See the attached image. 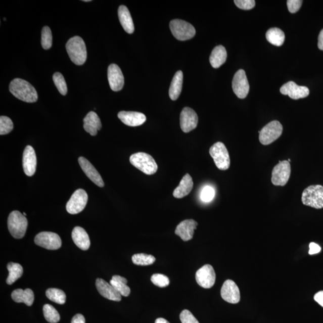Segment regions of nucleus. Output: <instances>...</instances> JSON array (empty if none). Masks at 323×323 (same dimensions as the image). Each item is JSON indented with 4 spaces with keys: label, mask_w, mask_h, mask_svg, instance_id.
<instances>
[{
    "label": "nucleus",
    "mask_w": 323,
    "mask_h": 323,
    "mask_svg": "<svg viewBox=\"0 0 323 323\" xmlns=\"http://www.w3.org/2000/svg\"><path fill=\"white\" fill-rule=\"evenodd\" d=\"M9 90L16 98L24 102L32 103L38 100L37 91L27 81L15 79L10 84Z\"/></svg>",
    "instance_id": "nucleus-1"
},
{
    "label": "nucleus",
    "mask_w": 323,
    "mask_h": 323,
    "mask_svg": "<svg viewBox=\"0 0 323 323\" xmlns=\"http://www.w3.org/2000/svg\"><path fill=\"white\" fill-rule=\"evenodd\" d=\"M66 50L72 62L77 65L84 64L87 59V50L85 43L79 36H74L68 41Z\"/></svg>",
    "instance_id": "nucleus-2"
},
{
    "label": "nucleus",
    "mask_w": 323,
    "mask_h": 323,
    "mask_svg": "<svg viewBox=\"0 0 323 323\" xmlns=\"http://www.w3.org/2000/svg\"><path fill=\"white\" fill-rule=\"evenodd\" d=\"M129 161L130 164L145 174L153 175L158 171V166L155 159L148 153H134L130 156Z\"/></svg>",
    "instance_id": "nucleus-3"
},
{
    "label": "nucleus",
    "mask_w": 323,
    "mask_h": 323,
    "mask_svg": "<svg viewBox=\"0 0 323 323\" xmlns=\"http://www.w3.org/2000/svg\"><path fill=\"white\" fill-rule=\"evenodd\" d=\"M10 233L16 239H21L25 236L28 226V220L25 215L18 211H12L8 221Z\"/></svg>",
    "instance_id": "nucleus-4"
},
{
    "label": "nucleus",
    "mask_w": 323,
    "mask_h": 323,
    "mask_svg": "<svg viewBox=\"0 0 323 323\" xmlns=\"http://www.w3.org/2000/svg\"><path fill=\"white\" fill-rule=\"evenodd\" d=\"M303 205L315 209L323 208V187L312 185L303 191L302 195Z\"/></svg>",
    "instance_id": "nucleus-5"
},
{
    "label": "nucleus",
    "mask_w": 323,
    "mask_h": 323,
    "mask_svg": "<svg viewBox=\"0 0 323 323\" xmlns=\"http://www.w3.org/2000/svg\"><path fill=\"white\" fill-rule=\"evenodd\" d=\"M169 28L173 35L177 40L186 41L190 40L196 34L193 25L181 19H174L169 23Z\"/></svg>",
    "instance_id": "nucleus-6"
},
{
    "label": "nucleus",
    "mask_w": 323,
    "mask_h": 323,
    "mask_svg": "<svg viewBox=\"0 0 323 323\" xmlns=\"http://www.w3.org/2000/svg\"><path fill=\"white\" fill-rule=\"evenodd\" d=\"M209 152L218 169L225 171L229 168L230 159L229 152L223 143H215L211 147Z\"/></svg>",
    "instance_id": "nucleus-7"
},
{
    "label": "nucleus",
    "mask_w": 323,
    "mask_h": 323,
    "mask_svg": "<svg viewBox=\"0 0 323 323\" xmlns=\"http://www.w3.org/2000/svg\"><path fill=\"white\" fill-rule=\"evenodd\" d=\"M283 126L277 120L267 123L259 132V141L263 145H269L279 139L283 133Z\"/></svg>",
    "instance_id": "nucleus-8"
},
{
    "label": "nucleus",
    "mask_w": 323,
    "mask_h": 323,
    "mask_svg": "<svg viewBox=\"0 0 323 323\" xmlns=\"http://www.w3.org/2000/svg\"><path fill=\"white\" fill-rule=\"evenodd\" d=\"M291 174V165L288 161H280L272 172L271 181L276 187H285Z\"/></svg>",
    "instance_id": "nucleus-9"
},
{
    "label": "nucleus",
    "mask_w": 323,
    "mask_h": 323,
    "mask_svg": "<svg viewBox=\"0 0 323 323\" xmlns=\"http://www.w3.org/2000/svg\"><path fill=\"white\" fill-rule=\"evenodd\" d=\"M88 196L83 189H77L71 196L66 205V210L68 213L77 214L84 210L87 204Z\"/></svg>",
    "instance_id": "nucleus-10"
},
{
    "label": "nucleus",
    "mask_w": 323,
    "mask_h": 323,
    "mask_svg": "<svg viewBox=\"0 0 323 323\" xmlns=\"http://www.w3.org/2000/svg\"><path fill=\"white\" fill-rule=\"evenodd\" d=\"M34 242L45 249L55 250L60 249L62 241L58 234L51 232H42L36 236Z\"/></svg>",
    "instance_id": "nucleus-11"
},
{
    "label": "nucleus",
    "mask_w": 323,
    "mask_h": 323,
    "mask_svg": "<svg viewBox=\"0 0 323 323\" xmlns=\"http://www.w3.org/2000/svg\"><path fill=\"white\" fill-rule=\"evenodd\" d=\"M233 89L237 97L240 99L246 98L250 90V85L246 72L244 70H238L234 75L233 80Z\"/></svg>",
    "instance_id": "nucleus-12"
},
{
    "label": "nucleus",
    "mask_w": 323,
    "mask_h": 323,
    "mask_svg": "<svg viewBox=\"0 0 323 323\" xmlns=\"http://www.w3.org/2000/svg\"><path fill=\"white\" fill-rule=\"evenodd\" d=\"M195 279L199 286L204 289L211 288L216 279L213 267L208 264L202 266L196 273Z\"/></svg>",
    "instance_id": "nucleus-13"
},
{
    "label": "nucleus",
    "mask_w": 323,
    "mask_h": 323,
    "mask_svg": "<svg viewBox=\"0 0 323 323\" xmlns=\"http://www.w3.org/2000/svg\"><path fill=\"white\" fill-rule=\"evenodd\" d=\"M221 296L224 301L236 304L240 301V289L233 280L225 281L221 289Z\"/></svg>",
    "instance_id": "nucleus-14"
},
{
    "label": "nucleus",
    "mask_w": 323,
    "mask_h": 323,
    "mask_svg": "<svg viewBox=\"0 0 323 323\" xmlns=\"http://www.w3.org/2000/svg\"><path fill=\"white\" fill-rule=\"evenodd\" d=\"M179 121L182 131L188 133L197 128L198 116L197 113L191 108L184 107L180 114Z\"/></svg>",
    "instance_id": "nucleus-15"
},
{
    "label": "nucleus",
    "mask_w": 323,
    "mask_h": 323,
    "mask_svg": "<svg viewBox=\"0 0 323 323\" xmlns=\"http://www.w3.org/2000/svg\"><path fill=\"white\" fill-rule=\"evenodd\" d=\"M280 92L285 96H288L293 100L304 99L309 94V90L307 87L299 86L292 81L284 84L281 87Z\"/></svg>",
    "instance_id": "nucleus-16"
},
{
    "label": "nucleus",
    "mask_w": 323,
    "mask_h": 323,
    "mask_svg": "<svg viewBox=\"0 0 323 323\" xmlns=\"http://www.w3.org/2000/svg\"><path fill=\"white\" fill-rule=\"evenodd\" d=\"M107 74L111 89L115 92L122 90L124 86V77L118 65L115 64L110 65Z\"/></svg>",
    "instance_id": "nucleus-17"
},
{
    "label": "nucleus",
    "mask_w": 323,
    "mask_h": 323,
    "mask_svg": "<svg viewBox=\"0 0 323 323\" xmlns=\"http://www.w3.org/2000/svg\"><path fill=\"white\" fill-rule=\"evenodd\" d=\"M22 163L25 174L29 177L33 175L37 166V157L34 149L31 146L26 147L23 153Z\"/></svg>",
    "instance_id": "nucleus-18"
},
{
    "label": "nucleus",
    "mask_w": 323,
    "mask_h": 323,
    "mask_svg": "<svg viewBox=\"0 0 323 323\" xmlns=\"http://www.w3.org/2000/svg\"><path fill=\"white\" fill-rule=\"evenodd\" d=\"M96 287L98 291L104 298L111 301L119 302L121 301L122 296L110 283L101 279H97Z\"/></svg>",
    "instance_id": "nucleus-19"
},
{
    "label": "nucleus",
    "mask_w": 323,
    "mask_h": 323,
    "mask_svg": "<svg viewBox=\"0 0 323 323\" xmlns=\"http://www.w3.org/2000/svg\"><path fill=\"white\" fill-rule=\"evenodd\" d=\"M79 163L88 178L95 184L100 188L104 187V182L102 177H101L99 172H98L96 168L91 164V163L84 157H80L79 158Z\"/></svg>",
    "instance_id": "nucleus-20"
},
{
    "label": "nucleus",
    "mask_w": 323,
    "mask_h": 323,
    "mask_svg": "<svg viewBox=\"0 0 323 323\" xmlns=\"http://www.w3.org/2000/svg\"><path fill=\"white\" fill-rule=\"evenodd\" d=\"M197 221L193 219L185 220L179 223L175 230V234L182 241H188L193 238L194 232L198 226Z\"/></svg>",
    "instance_id": "nucleus-21"
},
{
    "label": "nucleus",
    "mask_w": 323,
    "mask_h": 323,
    "mask_svg": "<svg viewBox=\"0 0 323 323\" xmlns=\"http://www.w3.org/2000/svg\"><path fill=\"white\" fill-rule=\"evenodd\" d=\"M119 119L125 125L135 127L143 125L146 121V116L142 113L122 111L118 113Z\"/></svg>",
    "instance_id": "nucleus-22"
},
{
    "label": "nucleus",
    "mask_w": 323,
    "mask_h": 323,
    "mask_svg": "<svg viewBox=\"0 0 323 323\" xmlns=\"http://www.w3.org/2000/svg\"><path fill=\"white\" fill-rule=\"evenodd\" d=\"M72 239L76 246L82 250L89 249L90 241L89 236L83 228L77 226L72 232Z\"/></svg>",
    "instance_id": "nucleus-23"
},
{
    "label": "nucleus",
    "mask_w": 323,
    "mask_h": 323,
    "mask_svg": "<svg viewBox=\"0 0 323 323\" xmlns=\"http://www.w3.org/2000/svg\"><path fill=\"white\" fill-rule=\"evenodd\" d=\"M83 122L84 130L93 136L96 135L98 130H100L102 127L100 117L94 112L87 114L83 119Z\"/></svg>",
    "instance_id": "nucleus-24"
},
{
    "label": "nucleus",
    "mask_w": 323,
    "mask_h": 323,
    "mask_svg": "<svg viewBox=\"0 0 323 323\" xmlns=\"http://www.w3.org/2000/svg\"><path fill=\"white\" fill-rule=\"evenodd\" d=\"M194 187L193 179L189 174H186L182 178L177 188L173 192V196L175 198L181 199L187 197L191 193Z\"/></svg>",
    "instance_id": "nucleus-25"
},
{
    "label": "nucleus",
    "mask_w": 323,
    "mask_h": 323,
    "mask_svg": "<svg viewBox=\"0 0 323 323\" xmlns=\"http://www.w3.org/2000/svg\"><path fill=\"white\" fill-rule=\"evenodd\" d=\"M119 19L122 27L128 34L134 31V25L128 8L125 6H120L118 10Z\"/></svg>",
    "instance_id": "nucleus-26"
},
{
    "label": "nucleus",
    "mask_w": 323,
    "mask_h": 323,
    "mask_svg": "<svg viewBox=\"0 0 323 323\" xmlns=\"http://www.w3.org/2000/svg\"><path fill=\"white\" fill-rule=\"evenodd\" d=\"M12 298L17 303H24L30 306L34 301V295L32 290L27 289L25 290L21 289L15 290L12 293Z\"/></svg>",
    "instance_id": "nucleus-27"
},
{
    "label": "nucleus",
    "mask_w": 323,
    "mask_h": 323,
    "mask_svg": "<svg viewBox=\"0 0 323 323\" xmlns=\"http://www.w3.org/2000/svg\"><path fill=\"white\" fill-rule=\"evenodd\" d=\"M227 59V52L223 45H219L215 47L212 51L210 62L211 66L214 68H218L222 65Z\"/></svg>",
    "instance_id": "nucleus-28"
},
{
    "label": "nucleus",
    "mask_w": 323,
    "mask_h": 323,
    "mask_svg": "<svg viewBox=\"0 0 323 323\" xmlns=\"http://www.w3.org/2000/svg\"><path fill=\"white\" fill-rule=\"evenodd\" d=\"M183 74L181 71H178L173 77L170 87L169 90V96L173 101L177 100L181 93Z\"/></svg>",
    "instance_id": "nucleus-29"
},
{
    "label": "nucleus",
    "mask_w": 323,
    "mask_h": 323,
    "mask_svg": "<svg viewBox=\"0 0 323 323\" xmlns=\"http://www.w3.org/2000/svg\"><path fill=\"white\" fill-rule=\"evenodd\" d=\"M128 280L119 275H114L110 280V284L122 296L127 297L130 295V289L127 286Z\"/></svg>",
    "instance_id": "nucleus-30"
},
{
    "label": "nucleus",
    "mask_w": 323,
    "mask_h": 323,
    "mask_svg": "<svg viewBox=\"0 0 323 323\" xmlns=\"http://www.w3.org/2000/svg\"><path fill=\"white\" fill-rule=\"evenodd\" d=\"M266 37L270 43L276 47H281L285 40V34L278 28H272L266 32Z\"/></svg>",
    "instance_id": "nucleus-31"
},
{
    "label": "nucleus",
    "mask_w": 323,
    "mask_h": 323,
    "mask_svg": "<svg viewBox=\"0 0 323 323\" xmlns=\"http://www.w3.org/2000/svg\"><path fill=\"white\" fill-rule=\"evenodd\" d=\"M8 269L9 274L6 283L9 285H12L16 280L21 278L23 274V267L20 264L10 262L8 265Z\"/></svg>",
    "instance_id": "nucleus-32"
},
{
    "label": "nucleus",
    "mask_w": 323,
    "mask_h": 323,
    "mask_svg": "<svg viewBox=\"0 0 323 323\" xmlns=\"http://www.w3.org/2000/svg\"><path fill=\"white\" fill-rule=\"evenodd\" d=\"M45 295L51 301L57 303L58 304L63 305L66 301V295L63 290L60 289H49L45 292Z\"/></svg>",
    "instance_id": "nucleus-33"
},
{
    "label": "nucleus",
    "mask_w": 323,
    "mask_h": 323,
    "mask_svg": "<svg viewBox=\"0 0 323 323\" xmlns=\"http://www.w3.org/2000/svg\"><path fill=\"white\" fill-rule=\"evenodd\" d=\"M133 263L136 265L147 266L152 265L156 261V258L152 255L145 253L135 254L132 257Z\"/></svg>",
    "instance_id": "nucleus-34"
},
{
    "label": "nucleus",
    "mask_w": 323,
    "mask_h": 323,
    "mask_svg": "<svg viewBox=\"0 0 323 323\" xmlns=\"http://www.w3.org/2000/svg\"><path fill=\"white\" fill-rule=\"evenodd\" d=\"M43 310L44 318L49 322L57 323L60 320V315L53 306L44 305Z\"/></svg>",
    "instance_id": "nucleus-35"
},
{
    "label": "nucleus",
    "mask_w": 323,
    "mask_h": 323,
    "mask_svg": "<svg viewBox=\"0 0 323 323\" xmlns=\"http://www.w3.org/2000/svg\"><path fill=\"white\" fill-rule=\"evenodd\" d=\"M41 45L45 50H50L52 45V34L50 27L45 26L41 31Z\"/></svg>",
    "instance_id": "nucleus-36"
},
{
    "label": "nucleus",
    "mask_w": 323,
    "mask_h": 323,
    "mask_svg": "<svg viewBox=\"0 0 323 323\" xmlns=\"http://www.w3.org/2000/svg\"><path fill=\"white\" fill-rule=\"evenodd\" d=\"M53 80L59 92L63 96H65L67 94L68 89L66 81L63 75L60 73H55L53 76Z\"/></svg>",
    "instance_id": "nucleus-37"
},
{
    "label": "nucleus",
    "mask_w": 323,
    "mask_h": 323,
    "mask_svg": "<svg viewBox=\"0 0 323 323\" xmlns=\"http://www.w3.org/2000/svg\"><path fill=\"white\" fill-rule=\"evenodd\" d=\"M14 129L12 120L7 116L0 117V134H8Z\"/></svg>",
    "instance_id": "nucleus-38"
},
{
    "label": "nucleus",
    "mask_w": 323,
    "mask_h": 323,
    "mask_svg": "<svg viewBox=\"0 0 323 323\" xmlns=\"http://www.w3.org/2000/svg\"><path fill=\"white\" fill-rule=\"evenodd\" d=\"M152 282L159 287H166L169 285V280L168 276L161 273H155L151 277Z\"/></svg>",
    "instance_id": "nucleus-39"
},
{
    "label": "nucleus",
    "mask_w": 323,
    "mask_h": 323,
    "mask_svg": "<svg viewBox=\"0 0 323 323\" xmlns=\"http://www.w3.org/2000/svg\"><path fill=\"white\" fill-rule=\"evenodd\" d=\"M215 197L214 189L211 187H205L202 190L201 198L202 201L209 202L213 200Z\"/></svg>",
    "instance_id": "nucleus-40"
},
{
    "label": "nucleus",
    "mask_w": 323,
    "mask_h": 323,
    "mask_svg": "<svg viewBox=\"0 0 323 323\" xmlns=\"http://www.w3.org/2000/svg\"><path fill=\"white\" fill-rule=\"evenodd\" d=\"M179 318L182 323H200L192 312L187 309H184L181 312Z\"/></svg>",
    "instance_id": "nucleus-41"
},
{
    "label": "nucleus",
    "mask_w": 323,
    "mask_h": 323,
    "mask_svg": "<svg viewBox=\"0 0 323 323\" xmlns=\"http://www.w3.org/2000/svg\"><path fill=\"white\" fill-rule=\"evenodd\" d=\"M234 3L238 8L246 11L253 9L256 5L254 0H235Z\"/></svg>",
    "instance_id": "nucleus-42"
},
{
    "label": "nucleus",
    "mask_w": 323,
    "mask_h": 323,
    "mask_svg": "<svg viewBox=\"0 0 323 323\" xmlns=\"http://www.w3.org/2000/svg\"><path fill=\"white\" fill-rule=\"evenodd\" d=\"M303 1L301 0H288L287 2V7L289 11L291 14H295L299 11L302 5Z\"/></svg>",
    "instance_id": "nucleus-43"
},
{
    "label": "nucleus",
    "mask_w": 323,
    "mask_h": 323,
    "mask_svg": "<svg viewBox=\"0 0 323 323\" xmlns=\"http://www.w3.org/2000/svg\"><path fill=\"white\" fill-rule=\"evenodd\" d=\"M321 250V249L320 246H319L317 244L315 243H311L309 244V254L310 255L317 254L320 252Z\"/></svg>",
    "instance_id": "nucleus-44"
},
{
    "label": "nucleus",
    "mask_w": 323,
    "mask_h": 323,
    "mask_svg": "<svg viewBox=\"0 0 323 323\" xmlns=\"http://www.w3.org/2000/svg\"><path fill=\"white\" fill-rule=\"evenodd\" d=\"M71 323H85V318L81 314H76L72 318Z\"/></svg>",
    "instance_id": "nucleus-45"
},
{
    "label": "nucleus",
    "mask_w": 323,
    "mask_h": 323,
    "mask_svg": "<svg viewBox=\"0 0 323 323\" xmlns=\"http://www.w3.org/2000/svg\"><path fill=\"white\" fill-rule=\"evenodd\" d=\"M315 301L323 307V291H319L314 295Z\"/></svg>",
    "instance_id": "nucleus-46"
},
{
    "label": "nucleus",
    "mask_w": 323,
    "mask_h": 323,
    "mask_svg": "<svg viewBox=\"0 0 323 323\" xmlns=\"http://www.w3.org/2000/svg\"><path fill=\"white\" fill-rule=\"evenodd\" d=\"M318 40V47L319 50L323 51V29L320 32H319Z\"/></svg>",
    "instance_id": "nucleus-47"
},
{
    "label": "nucleus",
    "mask_w": 323,
    "mask_h": 323,
    "mask_svg": "<svg viewBox=\"0 0 323 323\" xmlns=\"http://www.w3.org/2000/svg\"><path fill=\"white\" fill-rule=\"evenodd\" d=\"M155 323H169L166 319L163 318H159L156 319Z\"/></svg>",
    "instance_id": "nucleus-48"
},
{
    "label": "nucleus",
    "mask_w": 323,
    "mask_h": 323,
    "mask_svg": "<svg viewBox=\"0 0 323 323\" xmlns=\"http://www.w3.org/2000/svg\"><path fill=\"white\" fill-rule=\"evenodd\" d=\"M84 2H91L90 0H84L83 1Z\"/></svg>",
    "instance_id": "nucleus-49"
},
{
    "label": "nucleus",
    "mask_w": 323,
    "mask_h": 323,
    "mask_svg": "<svg viewBox=\"0 0 323 323\" xmlns=\"http://www.w3.org/2000/svg\"><path fill=\"white\" fill-rule=\"evenodd\" d=\"M23 214H24L25 215V216H26V215H27V214H26L25 213H23Z\"/></svg>",
    "instance_id": "nucleus-50"
},
{
    "label": "nucleus",
    "mask_w": 323,
    "mask_h": 323,
    "mask_svg": "<svg viewBox=\"0 0 323 323\" xmlns=\"http://www.w3.org/2000/svg\"><path fill=\"white\" fill-rule=\"evenodd\" d=\"M288 161L290 162V159H288Z\"/></svg>",
    "instance_id": "nucleus-51"
}]
</instances>
